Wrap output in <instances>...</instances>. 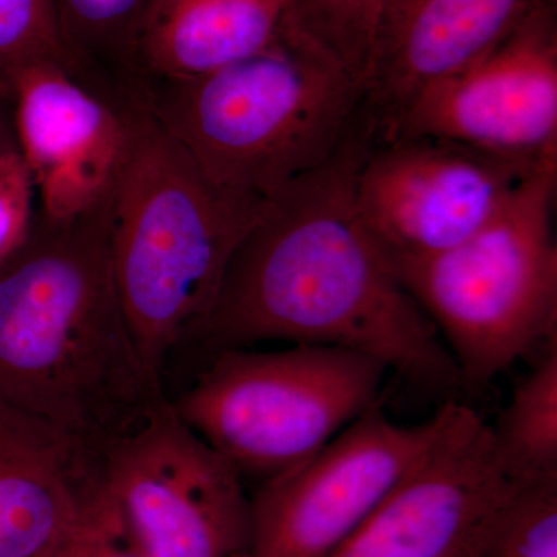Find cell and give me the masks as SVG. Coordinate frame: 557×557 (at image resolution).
Instances as JSON below:
<instances>
[{
    "instance_id": "obj_4",
    "label": "cell",
    "mask_w": 557,
    "mask_h": 557,
    "mask_svg": "<svg viewBox=\"0 0 557 557\" xmlns=\"http://www.w3.org/2000/svg\"><path fill=\"white\" fill-rule=\"evenodd\" d=\"M139 94L209 178L269 200L332 159L361 109V87L284 21L265 49L201 78Z\"/></svg>"
},
{
    "instance_id": "obj_19",
    "label": "cell",
    "mask_w": 557,
    "mask_h": 557,
    "mask_svg": "<svg viewBox=\"0 0 557 557\" xmlns=\"http://www.w3.org/2000/svg\"><path fill=\"white\" fill-rule=\"evenodd\" d=\"M474 557H557V482L512 485Z\"/></svg>"
},
{
    "instance_id": "obj_13",
    "label": "cell",
    "mask_w": 557,
    "mask_h": 557,
    "mask_svg": "<svg viewBox=\"0 0 557 557\" xmlns=\"http://www.w3.org/2000/svg\"><path fill=\"white\" fill-rule=\"evenodd\" d=\"M556 0H386L361 112L388 138L421 91L485 57Z\"/></svg>"
},
{
    "instance_id": "obj_10",
    "label": "cell",
    "mask_w": 557,
    "mask_h": 557,
    "mask_svg": "<svg viewBox=\"0 0 557 557\" xmlns=\"http://www.w3.org/2000/svg\"><path fill=\"white\" fill-rule=\"evenodd\" d=\"M440 138L507 159H557V13L547 3L485 57L432 84L384 141Z\"/></svg>"
},
{
    "instance_id": "obj_5",
    "label": "cell",
    "mask_w": 557,
    "mask_h": 557,
    "mask_svg": "<svg viewBox=\"0 0 557 557\" xmlns=\"http://www.w3.org/2000/svg\"><path fill=\"white\" fill-rule=\"evenodd\" d=\"M557 161L528 177L457 247L394 270L478 391L557 339Z\"/></svg>"
},
{
    "instance_id": "obj_6",
    "label": "cell",
    "mask_w": 557,
    "mask_h": 557,
    "mask_svg": "<svg viewBox=\"0 0 557 557\" xmlns=\"http://www.w3.org/2000/svg\"><path fill=\"white\" fill-rule=\"evenodd\" d=\"M386 372L346 348H226L170 399L242 479L263 482L314 456L375 406Z\"/></svg>"
},
{
    "instance_id": "obj_9",
    "label": "cell",
    "mask_w": 557,
    "mask_h": 557,
    "mask_svg": "<svg viewBox=\"0 0 557 557\" xmlns=\"http://www.w3.org/2000/svg\"><path fill=\"white\" fill-rule=\"evenodd\" d=\"M440 410L399 424L381 401L302 463L260 482L245 557H330L379 509L434 438Z\"/></svg>"
},
{
    "instance_id": "obj_16",
    "label": "cell",
    "mask_w": 557,
    "mask_h": 557,
    "mask_svg": "<svg viewBox=\"0 0 557 557\" xmlns=\"http://www.w3.org/2000/svg\"><path fill=\"white\" fill-rule=\"evenodd\" d=\"M153 0H50L76 78L113 104L138 97L135 46Z\"/></svg>"
},
{
    "instance_id": "obj_15",
    "label": "cell",
    "mask_w": 557,
    "mask_h": 557,
    "mask_svg": "<svg viewBox=\"0 0 557 557\" xmlns=\"http://www.w3.org/2000/svg\"><path fill=\"white\" fill-rule=\"evenodd\" d=\"M289 0H153L135 46L143 83L201 78L276 38Z\"/></svg>"
},
{
    "instance_id": "obj_22",
    "label": "cell",
    "mask_w": 557,
    "mask_h": 557,
    "mask_svg": "<svg viewBox=\"0 0 557 557\" xmlns=\"http://www.w3.org/2000/svg\"><path fill=\"white\" fill-rule=\"evenodd\" d=\"M47 557H143L120 536L102 498L89 518Z\"/></svg>"
},
{
    "instance_id": "obj_23",
    "label": "cell",
    "mask_w": 557,
    "mask_h": 557,
    "mask_svg": "<svg viewBox=\"0 0 557 557\" xmlns=\"http://www.w3.org/2000/svg\"><path fill=\"white\" fill-rule=\"evenodd\" d=\"M0 101L7 100L0 98ZM11 149H17L16 138H14L13 116L7 119L5 115L0 113V153Z\"/></svg>"
},
{
    "instance_id": "obj_8",
    "label": "cell",
    "mask_w": 557,
    "mask_h": 557,
    "mask_svg": "<svg viewBox=\"0 0 557 557\" xmlns=\"http://www.w3.org/2000/svg\"><path fill=\"white\" fill-rule=\"evenodd\" d=\"M553 161L507 159L440 138L375 143L358 171L359 220L394 273L469 239Z\"/></svg>"
},
{
    "instance_id": "obj_3",
    "label": "cell",
    "mask_w": 557,
    "mask_h": 557,
    "mask_svg": "<svg viewBox=\"0 0 557 557\" xmlns=\"http://www.w3.org/2000/svg\"><path fill=\"white\" fill-rule=\"evenodd\" d=\"M265 201L220 188L143 98L131 106L129 141L110 194V260L139 355L163 386Z\"/></svg>"
},
{
    "instance_id": "obj_18",
    "label": "cell",
    "mask_w": 557,
    "mask_h": 557,
    "mask_svg": "<svg viewBox=\"0 0 557 557\" xmlns=\"http://www.w3.org/2000/svg\"><path fill=\"white\" fill-rule=\"evenodd\" d=\"M386 0H289L285 22L317 44L359 87L368 79Z\"/></svg>"
},
{
    "instance_id": "obj_1",
    "label": "cell",
    "mask_w": 557,
    "mask_h": 557,
    "mask_svg": "<svg viewBox=\"0 0 557 557\" xmlns=\"http://www.w3.org/2000/svg\"><path fill=\"white\" fill-rule=\"evenodd\" d=\"M373 145L359 112L327 163L265 201L189 346L208 355L271 341L346 348L426 391L461 388L438 330L359 220L358 171Z\"/></svg>"
},
{
    "instance_id": "obj_20",
    "label": "cell",
    "mask_w": 557,
    "mask_h": 557,
    "mask_svg": "<svg viewBox=\"0 0 557 557\" xmlns=\"http://www.w3.org/2000/svg\"><path fill=\"white\" fill-rule=\"evenodd\" d=\"M38 61H60L75 70L50 0H0V98L10 101L14 76Z\"/></svg>"
},
{
    "instance_id": "obj_21",
    "label": "cell",
    "mask_w": 557,
    "mask_h": 557,
    "mask_svg": "<svg viewBox=\"0 0 557 557\" xmlns=\"http://www.w3.org/2000/svg\"><path fill=\"white\" fill-rule=\"evenodd\" d=\"M36 194L20 150L0 153V269L30 236Z\"/></svg>"
},
{
    "instance_id": "obj_2",
    "label": "cell",
    "mask_w": 557,
    "mask_h": 557,
    "mask_svg": "<svg viewBox=\"0 0 557 557\" xmlns=\"http://www.w3.org/2000/svg\"><path fill=\"white\" fill-rule=\"evenodd\" d=\"M110 194L72 219L36 211L0 269V401L100 449L168 397L116 292Z\"/></svg>"
},
{
    "instance_id": "obj_14",
    "label": "cell",
    "mask_w": 557,
    "mask_h": 557,
    "mask_svg": "<svg viewBox=\"0 0 557 557\" xmlns=\"http://www.w3.org/2000/svg\"><path fill=\"white\" fill-rule=\"evenodd\" d=\"M102 454L0 401V557H47L100 502Z\"/></svg>"
},
{
    "instance_id": "obj_7",
    "label": "cell",
    "mask_w": 557,
    "mask_h": 557,
    "mask_svg": "<svg viewBox=\"0 0 557 557\" xmlns=\"http://www.w3.org/2000/svg\"><path fill=\"white\" fill-rule=\"evenodd\" d=\"M102 504L143 557H245L251 498L242 475L178 417L170 397L102 448Z\"/></svg>"
},
{
    "instance_id": "obj_12",
    "label": "cell",
    "mask_w": 557,
    "mask_h": 557,
    "mask_svg": "<svg viewBox=\"0 0 557 557\" xmlns=\"http://www.w3.org/2000/svg\"><path fill=\"white\" fill-rule=\"evenodd\" d=\"M10 102L36 211L72 219L100 205L119 177L135 101L119 108L84 86L64 62L38 61L14 76Z\"/></svg>"
},
{
    "instance_id": "obj_11",
    "label": "cell",
    "mask_w": 557,
    "mask_h": 557,
    "mask_svg": "<svg viewBox=\"0 0 557 557\" xmlns=\"http://www.w3.org/2000/svg\"><path fill=\"white\" fill-rule=\"evenodd\" d=\"M438 410L408 475L330 557H474L512 483L478 410L457 399Z\"/></svg>"
},
{
    "instance_id": "obj_17",
    "label": "cell",
    "mask_w": 557,
    "mask_h": 557,
    "mask_svg": "<svg viewBox=\"0 0 557 557\" xmlns=\"http://www.w3.org/2000/svg\"><path fill=\"white\" fill-rule=\"evenodd\" d=\"M490 428L512 485L557 482V339L542 348Z\"/></svg>"
}]
</instances>
